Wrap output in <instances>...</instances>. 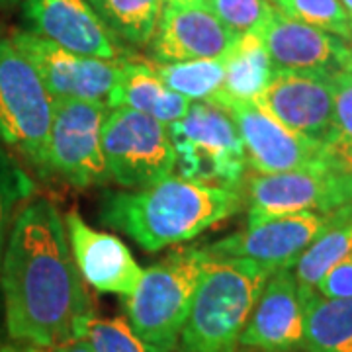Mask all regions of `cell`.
Listing matches in <instances>:
<instances>
[{"mask_svg": "<svg viewBox=\"0 0 352 352\" xmlns=\"http://www.w3.org/2000/svg\"><path fill=\"white\" fill-rule=\"evenodd\" d=\"M340 4H342V8H344V12L349 16V20H351L352 25V0H340Z\"/></svg>", "mask_w": 352, "mask_h": 352, "instance_id": "obj_34", "label": "cell"}, {"mask_svg": "<svg viewBox=\"0 0 352 352\" xmlns=\"http://www.w3.org/2000/svg\"><path fill=\"white\" fill-rule=\"evenodd\" d=\"M352 254V206L339 208L323 233L294 264V276L303 288H315L329 270Z\"/></svg>", "mask_w": 352, "mask_h": 352, "instance_id": "obj_22", "label": "cell"}, {"mask_svg": "<svg viewBox=\"0 0 352 352\" xmlns=\"http://www.w3.org/2000/svg\"><path fill=\"white\" fill-rule=\"evenodd\" d=\"M102 153L108 178L126 188H149L168 178L176 166L168 127L129 108L108 112Z\"/></svg>", "mask_w": 352, "mask_h": 352, "instance_id": "obj_7", "label": "cell"}, {"mask_svg": "<svg viewBox=\"0 0 352 352\" xmlns=\"http://www.w3.org/2000/svg\"><path fill=\"white\" fill-rule=\"evenodd\" d=\"M274 272L249 258L210 256L176 351L239 352L241 335Z\"/></svg>", "mask_w": 352, "mask_h": 352, "instance_id": "obj_3", "label": "cell"}, {"mask_svg": "<svg viewBox=\"0 0 352 352\" xmlns=\"http://www.w3.org/2000/svg\"><path fill=\"white\" fill-rule=\"evenodd\" d=\"M166 4H178V6H188V4H204L206 0H163Z\"/></svg>", "mask_w": 352, "mask_h": 352, "instance_id": "obj_33", "label": "cell"}, {"mask_svg": "<svg viewBox=\"0 0 352 352\" xmlns=\"http://www.w3.org/2000/svg\"><path fill=\"white\" fill-rule=\"evenodd\" d=\"M25 20L32 34L63 50L120 61V50L88 0H25Z\"/></svg>", "mask_w": 352, "mask_h": 352, "instance_id": "obj_17", "label": "cell"}, {"mask_svg": "<svg viewBox=\"0 0 352 352\" xmlns=\"http://www.w3.org/2000/svg\"><path fill=\"white\" fill-rule=\"evenodd\" d=\"M0 274L6 329L16 342L51 349L82 339L94 309L53 201L34 198L16 212Z\"/></svg>", "mask_w": 352, "mask_h": 352, "instance_id": "obj_1", "label": "cell"}, {"mask_svg": "<svg viewBox=\"0 0 352 352\" xmlns=\"http://www.w3.org/2000/svg\"><path fill=\"white\" fill-rule=\"evenodd\" d=\"M43 352H94L90 349L85 339H76L69 340V342H63V344H57V346H51V349H43Z\"/></svg>", "mask_w": 352, "mask_h": 352, "instance_id": "obj_31", "label": "cell"}, {"mask_svg": "<svg viewBox=\"0 0 352 352\" xmlns=\"http://www.w3.org/2000/svg\"><path fill=\"white\" fill-rule=\"evenodd\" d=\"M65 229L85 284L124 300L138 289L143 268L120 237L90 227L76 210L65 215Z\"/></svg>", "mask_w": 352, "mask_h": 352, "instance_id": "obj_15", "label": "cell"}, {"mask_svg": "<svg viewBox=\"0 0 352 352\" xmlns=\"http://www.w3.org/2000/svg\"><path fill=\"white\" fill-rule=\"evenodd\" d=\"M239 129L247 166L256 175H280L329 166L325 147L294 133L254 102H219Z\"/></svg>", "mask_w": 352, "mask_h": 352, "instance_id": "obj_11", "label": "cell"}, {"mask_svg": "<svg viewBox=\"0 0 352 352\" xmlns=\"http://www.w3.org/2000/svg\"><path fill=\"white\" fill-rule=\"evenodd\" d=\"M34 194V180L20 166L0 141V261L6 245V233L10 231V217L18 204Z\"/></svg>", "mask_w": 352, "mask_h": 352, "instance_id": "obj_27", "label": "cell"}, {"mask_svg": "<svg viewBox=\"0 0 352 352\" xmlns=\"http://www.w3.org/2000/svg\"><path fill=\"white\" fill-rule=\"evenodd\" d=\"M102 24L133 45L149 43L163 12V0H88Z\"/></svg>", "mask_w": 352, "mask_h": 352, "instance_id": "obj_23", "label": "cell"}, {"mask_svg": "<svg viewBox=\"0 0 352 352\" xmlns=\"http://www.w3.org/2000/svg\"><path fill=\"white\" fill-rule=\"evenodd\" d=\"M302 288V352H352V298L331 300L315 288Z\"/></svg>", "mask_w": 352, "mask_h": 352, "instance_id": "obj_21", "label": "cell"}, {"mask_svg": "<svg viewBox=\"0 0 352 352\" xmlns=\"http://www.w3.org/2000/svg\"><path fill=\"white\" fill-rule=\"evenodd\" d=\"M192 102L170 90L155 75L149 63H124L108 108H129L168 127L188 113Z\"/></svg>", "mask_w": 352, "mask_h": 352, "instance_id": "obj_19", "label": "cell"}, {"mask_svg": "<svg viewBox=\"0 0 352 352\" xmlns=\"http://www.w3.org/2000/svg\"><path fill=\"white\" fill-rule=\"evenodd\" d=\"M274 8L292 20L314 25L352 43V25L340 0H274Z\"/></svg>", "mask_w": 352, "mask_h": 352, "instance_id": "obj_26", "label": "cell"}, {"mask_svg": "<svg viewBox=\"0 0 352 352\" xmlns=\"http://www.w3.org/2000/svg\"><path fill=\"white\" fill-rule=\"evenodd\" d=\"M149 67L166 87L188 98L190 102L212 100L219 92L226 76L223 57L182 63H153Z\"/></svg>", "mask_w": 352, "mask_h": 352, "instance_id": "obj_24", "label": "cell"}, {"mask_svg": "<svg viewBox=\"0 0 352 352\" xmlns=\"http://www.w3.org/2000/svg\"><path fill=\"white\" fill-rule=\"evenodd\" d=\"M51 116L53 98L38 71L12 39L0 36V141L41 175L50 173Z\"/></svg>", "mask_w": 352, "mask_h": 352, "instance_id": "obj_6", "label": "cell"}, {"mask_svg": "<svg viewBox=\"0 0 352 352\" xmlns=\"http://www.w3.org/2000/svg\"><path fill=\"white\" fill-rule=\"evenodd\" d=\"M335 214L337 210L276 217L258 226L247 227V231L243 233L210 243L208 247H204V251L210 256L256 261L270 266L272 270L294 268L296 261L323 233Z\"/></svg>", "mask_w": 352, "mask_h": 352, "instance_id": "obj_13", "label": "cell"}, {"mask_svg": "<svg viewBox=\"0 0 352 352\" xmlns=\"http://www.w3.org/2000/svg\"><path fill=\"white\" fill-rule=\"evenodd\" d=\"M208 263V252L190 247L143 270L126 300V321L147 352L176 351Z\"/></svg>", "mask_w": 352, "mask_h": 352, "instance_id": "obj_4", "label": "cell"}, {"mask_svg": "<svg viewBox=\"0 0 352 352\" xmlns=\"http://www.w3.org/2000/svg\"><path fill=\"white\" fill-rule=\"evenodd\" d=\"M335 88V118L333 133L327 139L325 159L335 170L352 175V73L339 71L333 75Z\"/></svg>", "mask_w": 352, "mask_h": 352, "instance_id": "obj_25", "label": "cell"}, {"mask_svg": "<svg viewBox=\"0 0 352 352\" xmlns=\"http://www.w3.org/2000/svg\"><path fill=\"white\" fill-rule=\"evenodd\" d=\"M82 339L94 352H147L145 344L122 317L100 319L94 315L88 321Z\"/></svg>", "mask_w": 352, "mask_h": 352, "instance_id": "obj_29", "label": "cell"}, {"mask_svg": "<svg viewBox=\"0 0 352 352\" xmlns=\"http://www.w3.org/2000/svg\"><path fill=\"white\" fill-rule=\"evenodd\" d=\"M0 352H43V349L30 346V344H8V346H2Z\"/></svg>", "mask_w": 352, "mask_h": 352, "instance_id": "obj_32", "label": "cell"}, {"mask_svg": "<svg viewBox=\"0 0 352 352\" xmlns=\"http://www.w3.org/2000/svg\"><path fill=\"white\" fill-rule=\"evenodd\" d=\"M346 71H351L352 73V47H351V59H349V65H346Z\"/></svg>", "mask_w": 352, "mask_h": 352, "instance_id": "obj_35", "label": "cell"}, {"mask_svg": "<svg viewBox=\"0 0 352 352\" xmlns=\"http://www.w3.org/2000/svg\"><path fill=\"white\" fill-rule=\"evenodd\" d=\"M274 71H305L335 75L344 71L351 59L349 41L314 25L274 12L261 30Z\"/></svg>", "mask_w": 352, "mask_h": 352, "instance_id": "obj_16", "label": "cell"}, {"mask_svg": "<svg viewBox=\"0 0 352 352\" xmlns=\"http://www.w3.org/2000/svg\"><path fill=\"white\" fill-rule=\"evenodd\" d=\"M303 298L292 268H280L264 284L239 349L251 352H302Z\"/></svg>", "mask_w": 352, "mask_h": 352, "instance_id": "obj_14", "label": "cell"}, {"mask_svg": "<svg viewBox=\"0 0 352 352\" xmlns=\"http://www.w3.org/2000/svg\"><path fill=\"white\" fill-rule=\"evenodd\" d=\"M10 39L34 65L51 98L98 102L108 106L124 61L85 57L32 32H16Z\"/></svg>", "mask_w": 352, "mask_h": 352, "instance_id": "obj_10", "label": "cell"}, {"mask_svg": "<svg viewBox=\"0 0 352 352\" xmlns=\"http://www.w3.org/2000/svg\"><path fill=\"white\" fill-rule=\"evenodd\" d=\"M182 178L239 190L247 153L233 118L214 102H192L188 113L168 126Z\"/></svg>", "mask_w": 352, "mask_h": 352, "instance_id": "obj_5", "label": "cell"}, {"mask_svg": "<svg viewBox=\"0 0 352 352\" xmlns=\"http://www.w3.org/2000/svg\"><path fill=\"white\" fill-rule=\"evenodd\" d=\"M344 206H352V175L349 173L317 166L256 175L249 182L247 226L303 212H333Z\"/></svg>", "mask_w": 352, "mask_h": 352, "instance_id": "obj_9", "label": "cell"}, {"mask_svg": "<svg viewBox=\"0 0 352 352\" xmlns=\"http://www.w3.org/2000/svg\"><path fill=\"white\" fill-rule=\"evenodd\" d=\"M237 36L206 4H166L151 39L153 55L159 63L217 59L226 55Z\"/></svg>", "mask_w": 352, "mask_h": 352, "instance_id": "obj_18", "label": "cell"}, {"mask_svg": "<svg viewBox=\"0 0 352 352\" xmlns=\"http://www.w3.org/2000/svg\"><path fill=\"white\" fill-rule=\"evenodd\" d=\"M315 289L331 300L352 298V254L337 263L325 276L319 280Z\"/></svg>", "mask_w": 352, "mask_h": 352, "instance_id": "obj_30", "label": "cell"}, {"mask_svg": "<svg viewBox=\"0 0 352 352\" xmlns=\"http://www.w3.org/2000/svg\"><path fill=\"white\" fill-rule=\"evenodd\" d=\"M294 133L325 145L333 133V75L305 71H274L268 87L254 100Z\"/></svg>", "mask_w": 352, "mask_h": 352, "instance_id": "obj_12", "label": "cell"}, {"mask_svg": "<svg viewBox=\"0 0 352 352\" xmlns=\"http://www.w3.org/2000/svg\"><path fill=\"white\" fill-rule=\"evenodd\" d=\"M241 201L239 190L170 175L149 188L106 192L100 200V219L127 233L141 249L157 252L226 221L239 212Z\"/></svg>", "mask_w": 352, "mask_h": 352, "instance_id": "obj_2", "label": "cell"}, {"mask_svg": "<svg viewBox=\"0 0 352 352\" xmlns=\"http://www.w3.org/2000/svg\"><path fill=\"white\" fill-rule=\"evenodd\" d=\"M226 76L219 92L210 102H254L268 87L274 65L261 32L239 34L223 55Z\"/></svg>", "mask_w": 352, "mask_h": 352, "instance_id": "obj_20", "label": "cell"}, {"mask_svg": "<svg viewBox=\"0 0 352 352\" xmlns=\"http://www.w3.org/2000/svg\"><path fill=\"white\" fill-rule=\"evenodd\" d=\"M204 4L235 34L261 32L274 12L270 0H206Z\"/></svg>", "mask_w": 352, "mask_h": 352, "instance_id": "obj_28", "label": "cell"}, {"mask_svg": "<svg viewBox=\"0 0 352 352\" xmlns=\"http://www.w3.org/2000/svg\"><path fill=\"white\" fill-rule=\"evenodd\" d=\"M108 106L98 102L53 98L47 166L76 188L100 184L108 178L102 129Z\"/></svg>", "mask_w": 352, "mask_h": 352, "instance_id": "obj_8", "label": "cell"}]
</instances>
